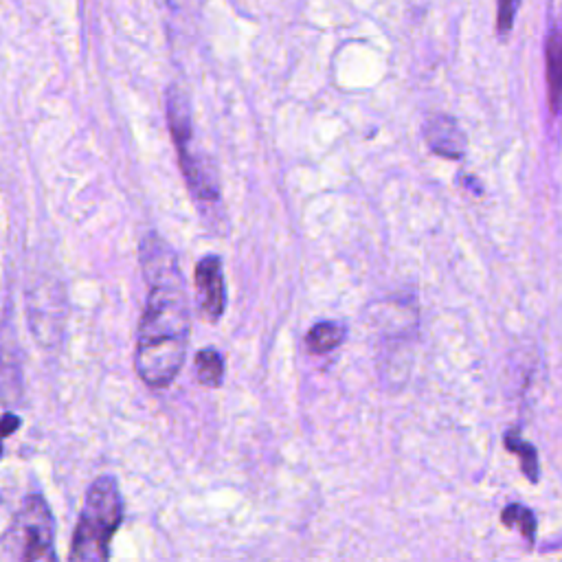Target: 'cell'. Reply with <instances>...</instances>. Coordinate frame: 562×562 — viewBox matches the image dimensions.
<instances>
[{"instance_id": "1", "label": "cell", "mask_w": 562, "mask_h": 562, "mask_svg": "<svg viewBox=\"0 0 562 562\" xmlns=\"http://www.w3.org/2000/svg\"><path fill=\"white\" fill-rule=\"evenodd\" d=\"M145 308L139 323L134 367L152 389H165L181 374L191 336V312L178 255L159 233L141 240Z\"/></svg>"}, {"instance_id": "2", "label": "cell", "mask_w": 562, "mask_h": 562, "mask_svg": "<svg viewBox=\"0 0 562 562\" xmlns=\"http://www.w3.org/2000/svg\"><path fill=\"white\" fill-rule=\"evenodd\" d=\"M165 112L167 121H170V132L178 152V161H181L185 183L200 211V218L211 229L224 231L227 229V211H224L216 165L211 163L205 150L194 141V117H191L189 95L178 84L167 88Z\"/></svg>"}, {"instance_id": "3", "label": "cell", "mask_w": 562, "mask_h": 562, "mask_svg": "<svg viewBox=\"0 0 562 562\" xmlns=\"http://www.w3.org/2000/svg\"><path fill=\"white\" fill-rule=\"evenodd\" d=\"M123 521V497L112 475L97 477L86 492L69 562H110V541Z\"/></svg>"}, {"instance_id": "4", "label": "cell", "mask_w": 562, "mask_h": 562, "mask_svg": "<svg viewBox=\"0 0 562 562\" xmlns=\"http://www.w3.org/2000/svg\"><path fill=\"white\" fill-rule=\"evenodd\" d=\"M0 562H58L53 512L42 494L22 501L0 536Z\"/></svg>"}, {"instance_id": "5", "label": "cell", "mask_w": 562, "mask_h": 562, "mask_svg": "<svg viewBox=\"0 0 562 562\" xmlns=\"http://www.w3.org/2000/svg\"><path fill=\"white\" fill-rule=\"evenodd\" d=\"M194 286L202 317L209 323H218L227 310V281H224V268L218 255H205L196 264Z\"/></svg>"}, {"instance_id": "6", "label": "cell", "mask_w": 562, "mask_h": 562, "mask_svg": "<svg viewBox=\"0 0 562 562\" xmlns=\"http://www.w3.org/2000/svg\"><path fill=\"white\" fill-rule=\"evenodd\" d=\"M424 139L431 152L448 161H459L466 156L468 137L459 121L448 115H433L424 126Z\"/></svg>"}, {"instance_id": "7", "label": "cell", "mask_w": 562, "mask_h": 562, "mask_svg": "<svg viewBox=\"0 0 562 562\" xmlns=\"http://www.w3.org/2000/svg\"><path fill=\"white\" fill-rule=\"evenodd\" d=\"M545 60H547L549 108L558 115V112H562V16L552 18V22H549Z\"/></svg>"}, {"instance_id": "8", "label": "cell", "mask_w": 562, "mask_h": 562, "mask_svg": "<svg viewBox=\"0 0 562 562\" xmlns=\"http://www.w3.org/2000/svg\"><path fill=\"white\" fill-rule=\"evenodd\" d=\"M503 446L508 448L510 453L519 455L523 475L530 479L532 483H538V479H541V464H538V453H536V448L530 442L523 440L521 431L519 429H508V431H505Z\"/></svg>"}, {"instance_id": "9", "label": "cell", "mask_w": 562, "mask_h": 562, "mask_svg": "<svg viewBox=\"0 0 562 562\" xmlns=\"http://www.w3.org/2000/svg\"><path fill=\"white\" fill-rule=\"evenodd\" d=\"M345 341V328L339 321H321L306 334V345L312 354H328Z\"/></svg>"}, {"instance_id": "10", "label": "cell", "mask_w": 562, "mask_h": 562, "mask_svg": "<svg viewBox=\"0 0 562 562\" xmlns=\"http://www.w3.org/2000/svg\"><path fill=\"white\" fill-rule=\"evenodd\" d=\"M194 372L200 385H205L209 389H218L224 382V356L216 350V347H205V350H200L196 354Z\"/></svg>"}, {"instance_id": "11", "label": "cell", "mask_w": 562, "mask_h": 562, "mask_svg": "<svg viewBox=\"0 0 562 562\" xmlns=\"http://www.w3.org/2000/svg\"><path fill=\"white\" fill-rule=\"evenodd\" d=\"M501 521H503V525L519 530L521 536L527 541V545L534 547V541H536V516H534V512L530 508H525V505H521V503L505 505L503 512H501Z\"/></svg>"}, {"instance_id": "12", "label": "cell", "mask_w": 562, "mask_h": 562, "mask_svg": "<svg viewBox=\"0 0 562 562\" xmlns=\"http://www.w3.org/2000/svg\"><path fill=\"white\" fill-rule=\"evenodd\" d=\"M521 3L519 0H501L499 7H497V31L501 33V38L508 36V33L512 31L514 27V16H516V11H519Z\"/></svg>"}, {"instance_id": "13", "label": "cell", "mask_w": 562, "mask_h": 562, "mask_svg": "<svg viewBox=\"0 0 562 562\" xmlns=\"http://www.w3.org/2000/svg\"><path fill=\"white\" fill-rule=\"evenodd\" d=\"M20 424H22V420L16 413H5L3 418H0V440H3V437L14 435L20 429Z\"/></svg>"}, {"instance_id": "14", "label": "cell", "mask_w": 562, "mask_h": 562, "mask_svg": "<svg viewBox=\"0 0 562 562\" xmlns=\"http://www.w3.org/2000/svg\"><path fill=\"white\" fill-rule=\"evenodd\" d=\"M0 457H3V444H0Z\"/></svg>"}]
</instances>
